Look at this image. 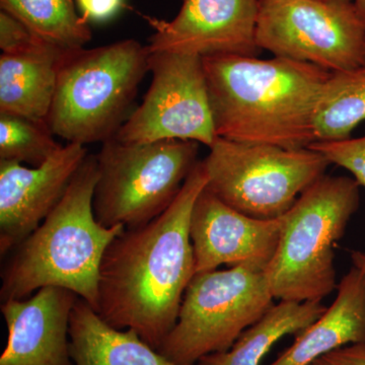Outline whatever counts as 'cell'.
I'll return each instance as SVG.
<instances>
[{"instance_id":"1","label":"cell","mask_w":365,"mask_h":365,"mask_svg":"<svg viewBox=\"0 0 365 365\" xmlns=\"http://www.w3.org/2000/svg\"><path fill=\"white\" fill-rule=\"evenodd\" d=\"M206 185L198 162L167 210L146 225L124 230L103 257L97 313L114 328L135 331L155 350L176 325L196 274L190 218Z\"/></svg>"},{"instance_id":"2","label":"cell","mask_w":365,"mask_h":365,"mask_svg":"<svg viewBox=\"0 0 365 365\" xmlns=\"http://www.w3.org/2000/svg\"><path fill=\"white\" fill-rule=\"evenodd\" d=\"M202 60L217 137L289 150L314 143V111L332 72L279 57Z\"/></svg>"},{"instance_id":"3","label":"cell","mask_w":365,"mask_h":365,"mask_svg":"<svg viewBox=\"0 0 365 365\" xmlns=\"http://www.w3.org/2000/svg\"><path fill=\"white\" fill-rule=\"evenodd\" d=\"M98 178L97 157L88 155L56 207L14 249L1 273L2 302L57 287L71 290L97 312L103 257L125 230L103 227L96 220Z\"/></svg>"},{"instance_id":"4","label":"cell","mask_w":365,"mask_h":365,"mask_svg":"<svg viewBox=\"0 0 365 365\" xmlns=\"http://www.w3.org/2000/svg\"><path fill=\"white\" fill-rule=\"evenodd\" d=\"M150 54L148 46L133 39L67 50L46 118L53 133L83 145L116 136L150 71Z\"/></svg>"},{"instance_id":"5","label":"cell","mask_w":365,"mask_h":365,"mask_svg":"<svg viewBox=\"0 0 365 365\" xmlns=\"http://www.w3.org/2000/svg\"><path fill=\"white\" fill-rule=\"evenodd\" d=\"M359 182L322 177L282 216L277 249L266 267L274 299L322 302L337 289L334 246L359 207Z\"/></svg>"},{"instance_id":"6","label":"cell","mask_w":365,"mask_h":365,"mask_svg":"<svg viewBox=\"0 0 365 365\" xmlns=\"http://www.w3.org/2000/svg\"><path fill=\"white\" fill-rule=\"evenodd\" d=\"M199 143L167 139L126 143L115 137L98 153L93 193L96 220L103 227H141L174 202L198 160Z\"/></svg>"},{"instance_id":"7","label":"cell","mask_w":365,"mask_h":365,"mask_svg":"<svg viewBox=\"0 0 365 365\" xmlns=\"http://www.w3.org/2000/svg\"><path fill=\"white\" fill-rule=\"evenodd\" d=\"M266 266L241 264L196 273L185 292L176 325L160 354L178 365L227 351L274 306Z\"/></svg>"},{"instance_id":"8","label":"cell","mask_w":365,"mask_h":365,"mask_svg":"<svg viewBox=\"0 0 365 365\" xmlns=\"http://www.w3.org/2000/svg\"><path fill=\"white\" fill-rule=\"evenodd\" d=\"M202 160L206 188L228 206L258 220L285 215L331 165L312 148L237 143L220 138Z\"/></svg>"},{"instance_id":"9","label":"cell","mask_w":365,"mask_h":365,"mask_svg":"<svg viewBox=\"0 0 365 365\" xmlns=\"http://www.w3.org/2000/svg\"><path fill=\"white\" fill-rule=\"evenodd\" d=\"M256 44L330 72L365 67V21L354 0H259Z\"/></svg>"},{"instance_id":"10","label":"cell","mask_w":365,"mask_h":365,"mask_svg":"<svg viewBox=\"0 0 365 365\" xmlns=\"http://www.w3.org/2000/svg\"><path fill=\"white\" fill-rule=\"evenodd\" d=\"M148 63L153 73L150 88L115 138L126 143L179 139L210 148L217 135L202 57L155 52Z\"/></svg>"},{"instance_id":"11","label":"cell","mask_w":365,"mask_h":365,"mask_svg":"<svg viewBox=\"0 0 365 365\" xmlns=\"http://www.w3.org/2000/svg\"><path fill=\"white\" fill-rule=\"evenodd\" d=\"M259 0H182L174 20H151L150 53L257 56Z\"/></svg>"},{"instance_id":"12","label":"cell","mask_w":365,"mask_h":365,"mask_svg":"<svg viewBox=\"0 0 365 365\" xmlns=\"http://www.w3.org/2000/svg\"><path fill=\"white\" fill-rule=\"evenodd\" d=\"M88 150L67 143L39 167L0 160V253L16 249L56 207Z\"/></svg>"},{"instance_id":"13","label":"cell","mask_w":365,"mask_h":365,"mask_svg":"<svg viewBox=\"0 0 365 365\" xmlns=\"http://www.w3.org/2000/svg\"><path fill=\"white\" fill-rule=\"evenodd\" d=\"M281 228L282 216L251 217L228 206L205 187L190 218L196 273L247 263L267 267L277 249Z\"/></svg>"},{"instance_id":"14","label":"cell","mask_w":365,"mask_h":365,"mask_svg":"<svg viewBox=\"0 0 365 365\" xmlns=\"http://www.w3.org/2000/svg\"><path fill=\"white\" fill-rule=\"evenodd\" d=\"M78 295L46 287L24 299L2 302L9 338L0 365H74L69 319Z\"/></svg>"},{"instance_id":"15","label":"cell","mask_w":365,"mask_h":365,"mask_svg":"<svg viewBox=\"0 0 365 365\" xmlns=\"http://www.w3.org/2000/svg\"><path fill=\"white\" fill-rule=\"evenodd\" d=\"M337 292L325 313L270 365H311L338 348L365 344V279L359 269L353 266L343 276Z\"/></svg>"},{"instance_id":"16","label":"cell","mask_w":365,"mask_h":365,"mask_svg":"<svg viewBox=\"0 0 365 365\" xmlns=\"http://www.w3.org/2000/svg\"><path fill=\"white\" fill-rule=\"evenodd\" d=\"M67 50L39 40L23 51L0 56V114L46 120Z\"/></svg>"},{"instance_id":"17","label":"cell","mask_w":365,"mask_h":365,"mask_svg":"<svg viewBox=\"0 0 365 365\" xmlns=\"http://www.w3.org/2000/svg\"><path fill=\"white\" fill-rule=\"evenodd\" d=\"M69 353L74 365H178L132 330H119L78 297L69 319Z\"/></svg>"},{"instance_id":"18","label":"cell","mask_w":365,"mask_h":365,"mask_svg":"<svg viewBox=\"0 0 365 365\" xmlns=\"http://www.w3.org/2000/svg\"><path fill=\"white\" fill-rule=\"evenodd\" d=\"M326 309L322 302L280 300L249 327L230 349L204 356L196 365H260L262 359L281 338L297 336Z\"/></svg>"},{"instance_id":"19","label":"cell","mask_w":365,"mask_h":365,"mask_svg":"<svg viewBox=\"0 0 365 365\" xmlns=\"http://www.w3.org/2000/svg\"><path fill=\"white\" fill-rule=\"evenodd\" d=\"M365 121V67L332 72L319 96L314 117V143L339 141Z\"/></svg>"},{"instance_id":"20","label":"cell","mask_w":365,"mask_h":365,"mask_svg":"<svg viewBox=\"0 0 365 365\" xmlns=\"http://www.w3.org/2000/svg\"><path fill=\"white\" fill-rule=\"evenodd\" d=\"M0 6L39 39L62 49L83 48L91 39L88 21L78 16L74 0H0Z\"/></svg>"},{"instance_id":"21","label":"cell","mask_w":365,"mask_h":365,"mask_svg":"<svg viewBox=\"0 0 365 365\" xmlns=\"http://www.w3.org/2000/svg\"><path fill=\"white\" fill-rule=\"evenodd\" d=\"M46 120L0 114V160L39 167L61 150Z\"/></svg>"},{"instance_id":"22","label":"cell","mask_w":365,"mask_h":365,"mask_svg":"<svg viewBox=\"0 0 365 365\" xmlns=\"http://www.w3.org/2000/svg\"><path fill=\"white\" fill-rule=\"evenodd\" d=\"M309 148L319 151L329 163L349 170L360 186L365 187V135L339 141L314 143Z\"/></svg>"},{"instance_id":"23","label":"cell","mask_w":365,"mask_h":365,"mask_svg":"<svg viewBox=\"0 0 365 365\" xmlns=\"http://www.w3.org/2000/svg\"><path fill=\"white\" fill-rule=\"evenodd\" d=\"M25 24L11 14L0 13V48L2 53L11 54L23 51L39 41Z\"/></svg>"},{"instance_id":"24","label":"cell","mask_w":365,"mask_h":365,"mask_svg":"<svg viewBox=\"0 0 365 365\" xmlns=\"http://www.w3.org/2000/svg\"><path fill=\"white\" fill-rule=\"evenodd\" d=\"M76 4L86 21H105L124 6V0H76Z\"/></svg>"},{"instance_id":"25","label":"cell","mask_w":365,"mask_h":365,"mask_svg":"<svg viewBox=\"0 0 365 365\" xmlns=\"http://www.w3.org/2000/svg\"><path fill=\"white\" fill-rule=\"evenodd\" d=\"M311 365H365V344L338 348L314 360Z\"/></svg>"},{"instance_id":"26","label":"cell","mask_w":365,"mask_h":365,"mask_svg":"<svg viewBox=\"0 0 365 365\" xmlns=\"http://www.w3.org/2000/svg\"><path fill=\"white\" fill-rule=\"evenodd\" d=\"M350 258L354 267L359 269L365 279V253L361 251L350 252Z\"/></svg>"},{"instance_id":"27","label":"cell","mask_w":365,"mask_h":365,"mask_svg":"<svg viewBox=\"0 0 365 365\" xmlns=\"http://www.w3.org/2000/svg\"><path fill=\"white\" fill-rule=\"evenodd\" d=\"M354 2L360 16H361L362 20L365 21V0H354Z\"/></svg>"}]
</instances>
